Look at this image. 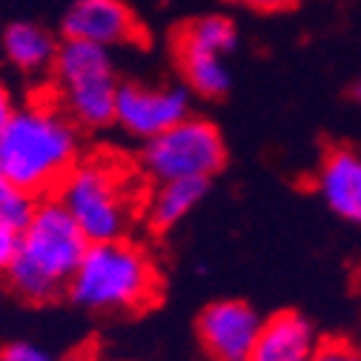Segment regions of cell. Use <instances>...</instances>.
Returning <instances> with one entry per match:
<instances>
[{"label":"cell","mask_w":361,"mask_h":361,"mask_svg":"<svg viewBox=\"0 0 361 361\" xmlns=\"http://www.w3.org/2000/svg\"><path fill=\"white\" fill-rule=\"evenodd\" d=\"M80 158L83 135L52 95L18 104L0 138V172L15 187L37 201L52 198Z\"/></svg>","instance_id":"1"},{"label":"cell","mask_w":361,"mask_h":361,"mask_svg":"<svg viewBox=\"0 0 361 361\" xmlns=\"http://www.w3.org/2000/svg\"><path fill=\"white\" fill-rule=\"evenodd\" d=\"M69 301L92 315H132L161 295V269L149 250L129 235L89 244L66 290Z\"/></svg>","instance_id":"2"},{"label":"cell","mask_w":361,"mask_h":361,"mask_svg":"<svg viewBox=\"0 0 361 361\" xmlns=\"http://www.w3.org/2000/svg\"><path fill=\"white\" fill-rule=\"evenodd\" d=\"M86 247L89 241L75 227L69 212L55 198H43L18 235V250L4 281L29 304L55 301L66 295Z\"/></svg>","instance_id":"3"},{"label":"cell","mask_w":361,"mask_h":361,"mask_svg":"<svg viewBox=\"0 0 361 361\" xmlns=\"http://www.w3.org/2000/svg\"><path fill=\"white\" fill-rule=\"evenodd\" d=\"M89 244L123 238L141 207L138 175L109 152L83 155L52 195Z\"/></svg>","instance_id":"4"},{"label":"cell","mask_w":361,"mask_h":361,"mask_svg":"<svg viewBox=\"0 0 361 361\" xmlns=\"http://www.w3.org/2000/svg\"><path fill=\"white\" fill-rule=\"evenodd\" d=\"M118 92L112 49L86 40H61L49 95L80 132H101L115 123Z\"/></svg>","instance_id":"5"},{"label":"cell","mask_w":361,"mask_h":361,"mask_svg":"<svg viewBox=\"0 0 361 361\" xmlns=\"http://www.w3.org/2000/svg\"><path fill=\"white\" fill-rule=\"evenodd\" d=\"M227 164V144L221 129L198 115L141 144L138 169L149 184L166 180H212Z\"/></svg>","instance_id":"6"},{"label":"cell","mask_w":361,"mask_h":361,"mask_svg":"<svg viewBox=\"0 0 361 361\" xmlns=\"http://www.w3.org/2000/svg\"><path fill=\"white\" fill-rule=\"evenodd\" d=\"M192 95L184 83H144L121 80L115 126L135 141H152L155 135L178 126L192 112Z\"/></svg>","instance_id":"7"},{"label":"cell","mask_w":361,"mask_h":361,"mask_svg":"<svg viewBox=\"0 0 361 361\" xmlns=\"http://www.w3.org/2000/svg\"><path fill=\"white\" fill-rule=\"evenodd\" d=\"M261 322V315L244 301H212L198 315V344L209 361H247Z\"/></svg>","instance_id":"8"},{"label":"cell","mask_w":361,"mask_h":361,"mask_svg":"<svg viewBox=\"0 0 361 361\" xmlns=\"http://www.w3.org/2000/svg\"><path fill=\"white\" fill-rule=\"evenodd\" d=\"M61 37L115 49L138 40L141 23L126 0H72L61 18Z\"/></svg>","instance_id":"9"},{"label":"cell","mask_w":361,"mask_h":361,"mask_svg":"<svg viewBox=\"0 0 361 361\" xmlns=\"http://www.w3.org/2000/svg\"><path fill=\"white\" fill-rule=\"evenodd\" d=\"M315 190L333 215L347 224H361V152L333 147L315 172Z\"/></svg>","instance_id":"10"},{"label":"cell","mask_w":361,"mask_h":361,"mask_svg":"<svg viewBox=\"0 0 361 361\" xmlns=\"http://www.w3.org/2000/svg\"><path fill=\"white\" fill-rule=\"evenodd\" d=\"M312 324L293 310H281L261 322L258 338L247 361H312L319 350Z\"/></svg>","instance_id":"11"},{"label":"cell","mask_w":361,"mask_h":361,"mask_svg":"<svg viewBox=\"0 0 361 361\" xmlns=\"http://www.w3.org/2000/svg\"><path fill=\"white\" fill-rule=\"evenodd\" d=\"M0 47H4L6 61L20 75L37 78V75H52L61 40L55 37V32L35 20H12L0 35Z\"/></svg>","instance_id":"12"},{"label":"cell","mask_w":361,"mask_h":361,"mask_svg":"<svg viewBox=\"0 0 361 361\" xmlns=\"http://www.w3.org/2000/svg\"><path fill=\"white\" fill-rule=\"evenodd\" d=\"M172 52H175V63L180 72V80L190 89V95L215 101L224 98L233 86V69H230V58L190 47V43L172 40Z\"/></svg>","instance_id":"13"},{"label":"cell","mask_w":361,"mask_h":361,"mask_svg":"<svg viewBox=\"0 0 361 361\" xmlns=\"http://www.w3.org/2000/svg\"><path fill=\"white\" fill-rule=\"evenodd\" d=\"M209 190V180H166L152 184V192L144 201L147 224L155 233H166L178 227L204 198Z\"/></svg>","instance_id":"14"},{"label":"cell","mask_w":361,"mask_h":361,"mask_svg":"<svg viewBox=\"0 0 361 361\" xmlns=\"http://www.w3.org/2000/svg\"><path fill=\"white\" fill-rule=\"evenodd\" d=\"M175 40L230 58L235 52V47H238V26H235V20L230 15L209 12V15L192 18L190 23L180 26L178 35H175Z\"/></svg>","instance_id":"15"},{"label":"cell","mask_w":361,"mask_h":361,"mask_svg":"<svg viewBox=\"0 0 361 361\" xmlns=\"http://www.w3.org/2000/svg\"><path fill=\"white\" fill-rule=\"evenodd\" d=\"M35 207H37V198H32L20 187H15L12 180L0 172V221H6L15 230H23Z\"/></svg>","instance_id":"16"},{"label":"cell","mask_w":361,"mask_h":361,"mask_svg":"<svg viewBox=\"0 0 361 361\" xmlns=\"http://www.w3.org/2000/svg\"><path fill=\"white\" fill-rule=\"evenodd\" d=\"M0 361H61L55 358L47 347H40L35 341H6V344H0Z\"/></svg>","instance_id":"17"},{"label":"cell","mask_w":361,"mask_h":361,"mask_svg":"<svg viewBox=\"0 0 361 361\" xmlns=\"http://www.w3.org/2000/svg\"><path fill=\"white\" fill-rule=\"evenodd\" d=\"M312 361H361V347L344 341V338H333V341H322L315 350Z\"/></svg>","instance_id":"18"},{"label":"cell","mask_w":361,"mask_h":361,"mask_svg":"<svg viewBox=\"0 0 361 361\" xmlns=\"http://www.w3.org/2000/svg\"><path fill=\"white\" fill-rule=\"evenodd\" d=\"M18 235H20V230L9 227L6 221H0V279H4L6 267H9V264H12V258H15V250H18Z\"/></svg>","instance_id":"19"},{"label":"cell","mask_w":361,"mask_h":361,"mask_svg":"<svg viewBox=\"0 0 361 361\" xmlns=\"http://www.w3.org/2000/svg\"><path fill=\"white\" fill-rule=\"evenodd\" d=\"M235 6H244L250 12H261V15H273V12H287L293 9L298 0H230Z\"/></svg>","instance_id":"20"},{"label":"cell","mask_w":361,"mask_h":361,"mask_svg":"<svg viewBox=\"0 0 361 361\" xmlns=\"http://www.w3.org/2000/svg\"><path fill=\"white\" fill-rule=\"evenodd\" d=\"M15 109H18V101H15V95H12V89H9L6 83H0V138H4V132H6V126H9L12 115H15Z\"/></svg>","instance_id":"21"},{"label":"cell","mask_w":361,"mask_h":361,"mask_svg":"<svg viewBox=\"0 0 361 361\" xmlns=\"http://www.w3.org/2000/svg\"><path fill=\"white\" fill-rule=\"evenodd\" d=\"M61 361H95V355H92V353H89V350H75V353L63 355Z\"/></svg>","instance_id":"22"},{"label":"cell","mask_w":361,"mask_h":361,"mask_svg":"<svg viewBox=\"0 0 361 361\" xmlns=\"http://www.w3.org/2000/svg\"><path fill=\"white\" fill-rule=\"evenodd\" d=\"M350 98H353L355 104H361V75H358V78L350 83Z\"/></svg>","instance_id":"23"}]
</instances>
